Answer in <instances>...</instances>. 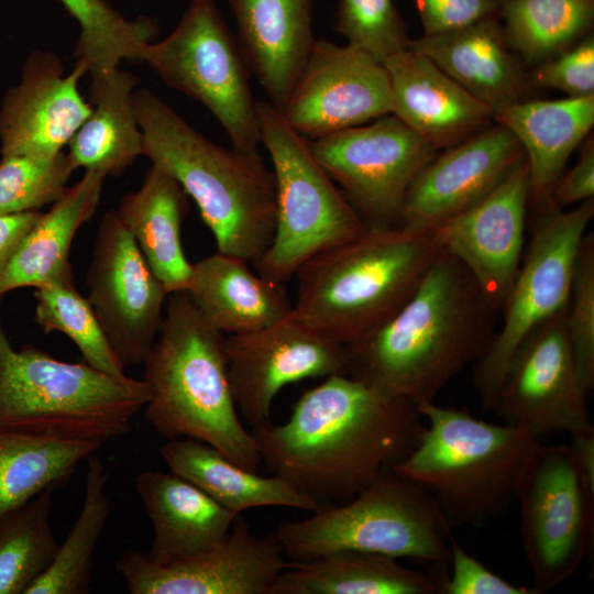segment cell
I'll use <instances>...</instances> for the list:
<instances>
[{
    "label": "cell",
    "instance_id": "26",
    "mask_svg": "<svg viewBox=\"0 0 594 594\" xmlns=\"http://www.w3.org/2000/svg\"><path fill=\"white\" fill-rule=\"evenodd\" d=\"M187 295L223 334L255 331L293 312L284 283L252 272L249 261L217 251L193 263Z\"/></svg>",
    "mask_w": 594,
    "mask_h": 594
},
{
    "label": "cell",
    "instance_id": "10",
    "mask_svg": "<svg viewBox=\"0 0 594 594\" xmlns=\"http://www.w3.org/2000/svg\"><path fill=\"white\" fill-rule=\"evenodd\" d=\"M141 61L167 86L204 105L233 148L257 152L261 141L251 70L215 1L191 0L164 40L142 47Z\"/></svg>",
    "mask_w": 594,
    "mask_h": 594
},
{
    "label": "cell",
    "instance_id": "34",
    "mask_svg": "<svg viewBox=\"0 0 594 594\" xmlns=\"http://www.w3.org/2000/svg\"><path fill=\"white\" fill-rule=\"evenodd\" d=\"M108 473L95 454L87 460L81 509L53 561L26 594H85L90 591L98 541L110 516Z\"/></svg>",
    "mask_w": 594,
    "mask_h": 594
},
{
    "label": "cell",
    "instance_id": "37",
    "mask_svg": "<svg viewBox=\"0 0 594 594\" xmlns=\"http://www.w3.org/2000/svg\"><path fill=\"white\" fill-rule=\"evenodd\" d=\"M51 486L0 518V594H26L57 551Z\"/></svg>",
    "mask_w": 594,
    "mask_h": 594
},
{
    "label": "cell",
    "instance_id": "19",
    "mask_svg": "<svg viewBox=\"0 0 594 594\" xmlns=\"http://www.w3.org/2000/svg\"><path fill=\"white\" fill-rule=\"evenodd\" d=\"M529 200L525 160L486 197L439 224L444 250L464 265L496 310L522 258Z\"/></svg>",
    "mask_w": 594,
    "mask_h": 594
},
{
    "label": "cell",
    "instance_id": "27",
    "mask_svg": "<svg viewBox=\"0 0 594 594\" xmlns=\"http://www.w3.org/2000/svg\"><path fill=\"white\" fill-rule=\"evenodd\" d=\"M520 143L528 167L530 200L551 205L552 189L572 152L594 124V95L520 100L493 113Z\"/></svg>",
    "mask_w": 594,
    "mask_h": 594
},
{
    "label": "cell",
    "instance_id": "46",
    "mask_svg": "<svg viewBox=\"0 0 594 594\" xmlns=\"http://www.w3.org/2000/svg\"><path fill=\"white\" fill-rule=\"evenodd\" d=\"M41 211L0 213V278Z\"/></svg>",
    "mask_w": 594,
    "mask_h": 594
},
{
    "label": "cell",
    "instance_id": "43",
    "mask_svg": "<svg viewBox=\"0 0 594 594\" xmlns=\"http://www.w3.org/2000/svg\"><path fill=\"white\" fill-rule=\"evenodd\" d=\"M451 575L441 580V594H539L532 586H518L488 570L482 562L469 554L451 537Z\"/></svg>",
    "mask_w": 594,
    "mask_h": 594
},
{
    "label": "cell",
    "instance_id": "47",
    "mask_svg": "<svg viewBox=\"0 0 594 594\" xmlns=\"http://www.w3.org/2000/svg\"><path fill=\"white\" fill-rule=\"evenodd\" d=\"M212 1H216V0H212Z\"/></svg>",
    "mask_w": 594,
    "mask_h": 594
},
{
    "label": "cell",
    "instance_id": "39",
    "mask_svg": "<svg viewBox=\"0 0 594 594\" xmlns=\"http://www.w3.org/2000/svg\"><path fill=\"white\" fill-rule=\"evenodd\" d=\"M76 169L64 152L54 156L2 155L0 161V213L40 211L66 190Z\"/></svg>",
    "mask_w": 594,
    "mask_h": 594
},
{
    "label": "cell",
    "instance_id": "11",
    "mask_svg": "<svg viewBox=\"0 0 594 594\" xmlns=\"http://www.w3.org/2000/svg\"><path fill=\"white\" fill-rule=\"evenodd\" d=\"M594 216V200L563 211H542L514 282L501 306L503 323L474 363L473 385L482 410H493L506 370L526 337L566 306L574 264Z\"/></svg>",
    "mask_w": 594,
    "mask_h": 594
},
{
    "label": "cell",
    "instance_id": "8",
    "mask_svg": "<svg viewBox=\"0 0 594 594\" xmlns=\"http://www.w3.org/2000/svg\"><path fill=\"white\" fill-rule=\"evenodd\" d=\"M314 513L282 522L274 532L285 557L294 562L356 550L449 563L452 528L432 496L392 468L353 498Z\"/></svg>",
    "mask_w": 594,
    "mask_h": 594
},
{
    "label": "cell",
    "instance_id": "35",
    "mask_svg": "<svg viewBox=\"0 0 594 594\" xmlns=\"http://www.w3.org/2000/svg\"><path fill=\"white\" fill-rule=\"evenodd\" d=\"M508 46L530 64L575 44L593 23L594 0H506L499 15Z\"/></svg>",
    "mask_w": 594,
    "mask_h": 594
},
{
    "label": "cell",
    "instance_id": "41",
    "mask_svg": "<svg viewBox=\"0 0 594 594\" xmlns=\"http://www.w3.org/2000/svg\"><path fill=\"white\" fill-rule=\"evenodd\" d=\"M578 377L588 395L594 387V235L586 232L574 264L564 312Z\"/></svg>",
    "mask_w": 594,
    "mask_h": 594
},
{
    "label": "cell",
    "instance_id": "15",
    "mask_svg": "<svg viewBox=\"0 0 594 594\" xmlns=\"http://www.w3.org/2000/svg\"><path fill=\"white\" fill-rule=\"evenodd\" d=\"M86 283L87 299L121 363L142 364L157 337L168 293L116 210L99 223Z\"/></svg>",
    "mask_w": 594,
    "mask_h": 594
},
{
    "label": "cell",
    "instance_id": "24",
    "mask_svg": "<svg viewBox=\"0 0 594 594\" xmlns=\"http://www.w3.org/2000/svg\"><path fill=\"white\" fill-rule=\"evenodd\" d=\"M135 488L153 527L145 554L158 564L213 548L238 517L172 471H143L135 476Z\"/></svg>",
    "mask_w": 594,
    "mask_h": 594
},
{
    "label": "cell",
    "instance_id": "17",
    "mask_svg": "<svg viewBox=\"0 0 594 594\" xmlns=\"http://www.w3.org/2000/svg\"><path fill=\"white\" fill-rule=\"evenodd\" d=\"M285 559L275 534L256 536L240 515L213 548L165 564L144 552L120 556L117 572L131 594H273Z\"/></svg>",
    "mask_w": 594,
    "mask_h": 594
},
{
    "label": "cell",
    "instance_id": "45",
    "mask_svg": "<svg viewBox=\"0 0 594 594\" xmlns=\"http://www.w3.org/2000/svg\"><path fill=\"white\" fill-rule=\"evenodd\" d=\"M594 196V143L586 140L575 165L561 174L551 193V205L558 209L593 199Z\"/></svg>",
    "mask_w": 594,
    "mask_h": 594
},
{
    "label": "cell",
    "instance_id": "23",
    "mask_svg": "<svg viewBox=\"0 0 594 594\" xmlns=\"http://www.w3.org/2000/svg\"><path fill=\"white\" fill-rule=\"evenodd\" d=\"M228 1L250 70L282 111L316 41L312 0Z\"/></svg>",
    "mask_w": 594,
    "mask_h": 594
},
{
    "label": "cell",
    "instance_id": "36",
    "mask_svg": "<svg viewBox=\"0 0 594 594\" xmlns=\"http://www.w3.org/2000/svg\"><path fill=\"white\" fill-rule=\"evenodd\" d=\"M79 24L76 62L101 78L119 69L122 61H141V50L157 34L147 18L128 20L105 0H58Z\"/></svg>",
    "mask_w": 594,
    "mask_h": 594
},
{
    "label": "cell",
    "instance_id": "21",
    "mask_svg": "<svg viewBox=\"0 0 594 594\" xmlns=\"http://www.w3.org/2000/svg\"><path fill=\"white\" fill-rule=\"evenodd\" d=\"M86 74L79 62L66 74L58 56L33 52L0 105L1 155L63 152L91 111L79 90Z\"/></svg>",
    "mask_w": 594,
    "mask_h": 594
},
{
    "label": "cell",
    "instance_id": "14",
    "mask_svg": "<svg viewBox=\"0 0 594 594\" xmlns=\"http://www.w3.org/2000/svg\"><path fill=\"white\" fill-rule=\"evenodd\" d=\"M565 307L537 326L512 358L493 411L540 439L553 432H593L587 394L569 345Z\"/></svg>",
    "mask_w": 594,
    "mask_h": 594
},
{
    "label": "cell",
    "instance_id": "33",
    "mask_svg": "<svg viewBox=\"0 0 594 594\" xmlns=\"http://www.w3.org/2000/svg\"><path fill=\"white\" fill-rule=\"evenodd\" d=\"M102 443L0 426V518L65 484Z\"/></svg>",
    "mask_w": 594,
    "mask_h": 594
},
{
    "label": "cell",
    "instance_id": "30",
    "mask_svg": "<svg viewBox=\"0 0 594 594\" xmlns=\"http://www.w3.org/2000/svg\"><path fill=\"white\" fill-rule=\"evenodd\" d=\"M161 454L172 472L185 477L237 515L264 506L310 512L320 508L316 501L299 493L283 479L249 471L202 441L170 439L162 447Z\"/></svg>",
    "mask_w": 594,
    "mask_h": 594
},
{
    "label": "cell",
    "instance_id": "9",
    "mask_svg": "<svg viewBox=\"0 0 594 594\" xmlns=\"http://www.w3.org/2000/svg\"><path fill=\"white\" fill-rule=\"evenodd\" d=\"M256 110L275 179L276 223L271 245L253 265L261 276L285 283L309 258L367 228L314 156L310 140L270 101H257Z\"/></svg>",
    "mask_w": 594,
    "mask_h": 594
},
{
    "label": "cell",
    "instance_id": "25",
    "mask_svg": "<svg viewBox=\"0 0 594 594\" xmlns=\"http://www.w3.org/2000/svg\"><path fill=\"white\" fill-rule=\"evenodd\" d=\"M408 47L429 58L493 113L524 100L528 82L510 54L498 18L409 40Z\"/></svg>",
    "mask_w": 594,
    "mask_h": 594
},
{
    "label": "cell",
    "instance_id": "20",
    "mask_svg": "<svg viewBox=\"0 0 594 594\" xmlns=\"http://www.w3.org/2000/svg\"><path fill=\"white\" fill-rule=\"evenodd\" d=\"M525 161L516 136L497 123L436 155L409 186L402 224L436 227L492 193Z\"/></svg>",
    "mask_w": 594,
    "mask_h": 594
},
{
    "label": "cell",
    "instance_id": "32",
    "mask_svg": "<svg viewBox=\"0 0 594 594\" xmlns=\"http://www.w3.org/2000/svg\"><path fill=\"white\" fill-rule=\"evenodd\" d=\"M440 584L396 558L343 550L294 562L278 576L273 594H437Z\"/></svg>",
    "mask_w": 594,
    "mask_h": 594
},
{
    "label": "cell",
    "instance_id": "1",
    "mask_svg": "<svg viewBox=\"0 0 594 594\" xmlns=\"http://www.w3.org/2000/svg\"><path fill=\"white\" fill-rule=\"evenodd\" d=\"M424 425L411 402L337 374L304 392L286 422L253 435L272 475L321 507L353 498L403 460Z\"/></svg>",
    "mask_w": 594,
    "mask_h": 594
},
{
    "label": "cell",
    "instance_id": "16",
    "mask_svg": "<svg viewBox=\"0 0 594 594\" xmlns=\"http://www.w3.org/2000/svg\"><path fill=\"white\" fill-rule=\"evenodd\" d=\"M235 406L254 428L270 422L273 402L286 385L346 374L344 344L293 312L265 328L224 337Z\"/></svg>",
    "mask_w": 594,
    "mask_h": 594
},
{
    "label": "cell",
    "instance_id": "6",
    "mask_svg": "<svg viewBox=\"0 0 594 594\" xmlns=\"http://www.w3.org/2000/svg\"><path fill=\"white\" fill-rule=\"evenodd\" d=\"M416 407L426 424L415 448L392 469L424 487L451 528L503 515L516 502L522 468L540 439L435 402Z\"/></svg>",
    "mask_w": 594,
    "mask_h": 594
},
{
    "label": "cell",
    "instance_id": "29",
    "mask_svg": "<svg viewBox=\"0 0 594 594\" xmlns=\"http://www.w3.org/2000/svg\"><path fill=\"white\" fill-rule=\"evenodd\" d=\"M106 176L85 170L51 209L41 213L0 278V299L18 288L74 278L69 251L78 229L95 213Z\"/></svg>",
    "mask_w": 594,
    "mask_h": 594
},
{
    "label": "cell",
    "instance_id": "12",
    "mask_svg": "<svg viewBox=\"0 0 594 594\" xmlns=\"http://www.w3.org/2000/svg\"><path fill=\"white\" fill-rule=\"evenodd\" d=\"M532 587L544 593L571 578L593 547L594 486L566 444L537 443L516 492Z\"/></svg>",
    "mask_w": 594,
    "mask_h": 594
},
{
    "label": "cell",
    "instance_id": "42",
    "mask_svg": "<svg viewBox=\"0 0 594 594\" xmlns=\"http://www.w3.org/2000/svg\"><path fill=\"white\" fill-rule=\"evenodd\" d=\"M532 82L561 90L569 97L594 95L593 36H586L571 48L540 63L532 74Z\"/></svg>",
    "mask_w": 594,
    "mask_h": 594
},
{
    "label": "cell",
    "instance_id": "13",
    "mask_svg": "<svg viewBox=\"0 0 594 594\" xmlns=\"http://www.w3.org/2000/svg\"><path fill=\"white\" fill-rule=\"evenodd\" d=\"M367 229L400 224L406 193L437 150L394 114L310 140Z\"/></svg>",
    "mask_w": 594,
    "mask_h": 594
},
{
    "label": "cell",
    "instance_id": "4",
    "mask_svg": "<svg viewBox=\"0 0 594 594\" xmlns=\"http://www.w3.org/2000/svg\"><path fill=\"white\" fill-rule=\"evenodd\" d=\"M157 337L144 362L150 389L148 425L170 440L202 441L249 471L260 473L258 442L238 415L224 334L213 328L186 292L168 295Z\"/></svg>",
    "mask_w": 594,
    "mask_h": 594
},
{
    "label": "cell",
    "instance_id": "5",
    "mask_svg": "<svg viewBox=\"0 0 594 594\" xmlns=\"http://www.w3.org/2000/svg\"><path fill=\"white\" fill-rule=\"evenodd\" d=\"M443 251L440 226L367 229L298 268L293 314L351 344L405 305Z\"/></svg>",
    "mask_w": 594,
    "mask_h": 594
},
{
    "label": "cell",
    "instance_id": "2",
    "mask_svg": "<svg viewBox=\"0 0 594 594\" xmlns=\"http://www.w3.org/2000/svg\"><path fill=\"white\" fill-rule=\"evenodd\" d=\"M496 309L446 250L388 320L346 348V375L417 405L484 354Z\"/></svg>",
    "mask_w": 594,
    "mask_h": 594
},
{
    "label": "cell",
    "instance_id": "22",
    "mask_svg": "<svg viewBox=\"0 0 594 594\" xmlns=\"http://www.w3.org/2000/svg\"><path fill=\"white\" fill-rule=\"evenodd\" d=\"M383 65L389 78L392 114L437 151L459 144L493 119L490 107L410 47Z\"/></svg>",
    "mask_w": 594,
    "mask_h": 594
},
{
    "label": "cell",
    "instance_id": "7",
    "mask_svg": "<svg viewBox=\"0 0 594 594\" xmlns=\"http://www.w3.org/2000/svg\"><path fill=\"white\" fill-rule=\"evenodd\" d=\"M148 400L144 380L61 361L31 344L14 349L0 320V426L103 444L128 433Z\"/></svg>",
    "mask_w": 594,
    "mask_h": 594
},
{
    "label": "cell",
    "instance_id": "18",
    "mask_svg": "<svg viewBox=\"0 0 594 594\" xmlns=\"http://www.w3.org/2000/svg\"><path fill=\"white\" fill-rule=\"evenodd\" d=\"M279 112L309 140L367 123L392 113L387 72L353 46L316 40Z\"/></svg>",
    "mask_w": 594,
    "mask_h": 594
},
{
    "label": "cell",
    "instance_id": "31",
    "mask_svg": "<svg viewBox=\"0 0 594 594\" xmlns=\"http://www.w3.org/2000/svg\"><path fill=\"white\" fill-rule=\"evenodd\" d=\"M139 78L127 70L91 79V111L68 143L76 168L119 176L143 153V135L134 110Z\"/></svg>",
    "mask_w": 594,
    "mask_h": 594
},
{
    "label": "cell",
    "instance_id": "28",
    "mask_svg": "<svg viewBox=\"0 0 594 594\" xmlns=\"http://www.w3.org/2000/svg\"><path fill=\"white\" fill-rule=\"evenodd\" d=\"M188 196L178 182L152 165L142 185L125 194L116 210L168 295L186 292L193 263L184 252L182 223Z\"/></svg>",
    "mask_w": 594,
    "mask_h": 594
},
{
    "label": "cell",
    "instance_id": "38",
    "mask_svg": "<svg viewBox=\"0 0 594 594\" xmlns=\"http://www.w3.org/2000/svg\"><path fill=\"white\" fill-rule=\"evenodd\" d=\"M35 320L43 332L67 336L78 348L82 361L112 375L122 376L124 365L113 351L87 297L74 278L35 288Z\"/></svg>",
    "mask_w": 594,
    "mask_h": 594
},
{
    "label": "cell",
    "instance_id": "40",
    "mask_svg": "<svg viewBox=\"0 0 594 594\" xmlns=\"http://www.w3.org/2000/svg\"><path fill=\"white\" fill-rule=\"evenodd\" d=\"M336 28L348 45L382 64L410 40L392 0H339Z\"/></svg>",
    "mask_w": 594,
    "mask_h": 594
},
{
    "label": "cell",
    "instance_id": "44",
    "mask_svg": "<svg viewBox=\"0 0 594 594\" xmlns=\"http://www.w3.org/2000/svg\"><path fill=\"white\" fill-rule=\"evenodd\" d=\"M424 35L464 28L498 18L506 0H415Z\"/></svg>",
    "mask_w": 594,
    "mask_h": 594
},
{
    "label": "cell",
    "instance_id": "3",
    "mask_svg": "<svg viewBox=\"0 0 594 594\" xmlns=\"http://www.w3.org/2000/svg\"><path fill=\"white\" fill-rule=\"evenodd\" d=\"M133 102L142 155L193 198L217 251L258 260L272 243L276 223L275 179L258 152L213 143L148 89L135 90Z\"/></svg>",
    "mask_w": 594,
    "mask_h": 594
}]
</instances>
